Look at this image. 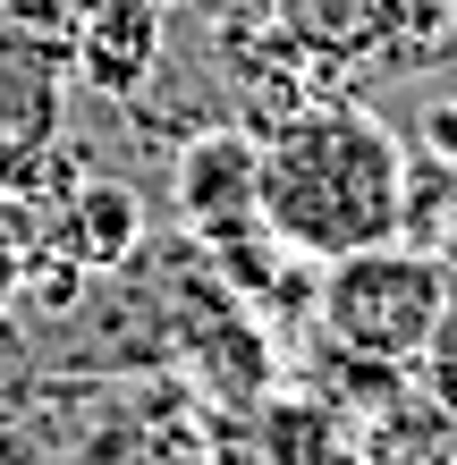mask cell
Here are the masks:
<instances>
[{"label":"cell","instance_id":"cell-1","mask_svg":"<svg viewBox=\"0 0 457 465\" xmlns=\"http://www.w3.org/2000/svg\"><path fill=\"white\" fill-rule=\"evenodd\" d=\"M263 144V237L288 254L339 262L356 245L398 237V186H407V144L364 111V102H305L272 119Z\"/></svg>","mask_w":457,"mask_h":465},{"label":"cell","instance_id":"cell-12","mask_svg":"<svg viewBox=\"0 0 457 465\" xmlns=\"http://www.w3.org/2000/svg\"><path fill=\"white\" fill-rule=\"evenodd\" d=\"M432 254H441V271H449V288H457V212L441 221V237H432Z\"/></svg>","mask_w":457,"mask_h":465},{"label":"cell","instance_id":"cell-5","mask_svg":"<svg viewBox=\"0 0 457 465\" xmlns=\"http://www.w3.org/2000/svg\"><path fill=\"white\" fill-rule=\"evenodd\" d=\"M161 68V0H94L68 35V76L102 102H136Z\"/></svg>","mask_w":457,"mask_h":465},{"label":"cell","instance_id":"cell-10","mask_svg":"<svg viewBox=\"0 0 457 465\" xmlns=\"http://www.w3.org/2000/svg\"><path fill=\"white\" fill-rule=\"evenodd\" d=\"M415 372H423V398H432L441 415L457 423V288H449V305H441V322H432V339H423V355H415Z\"/></svg>","mask_w":457,"mask_h":465},{"label":"cell","instance_id":"cell-11","mask_svg":"<svg viewBox=\"0 0 457 465\" xmlns=\"http://www.w3.org/2000/svg\"><path fill=\"white\" fill-rule=\"evenodd\" d=\"M85 9H94V0H0V17H9V25L51 35V43H68L76 25H85Z\"/></svg>","mask_w":457,"mask_h":465},{"label":"cell","instance_id":"cell-4","mask_svg":"<svg viewBox=\"0 0 457 465\" xmlns=\"http://www.w3.org/2000/svg\"><path fill=\"white\" fill-rule=\"evenodd\" d=\"M170 195H178V221L195 237H212V245L263 237V144H254V127L186 135L178 170H170Z\"/></svg>","mask_w":457,"mask_h":465},{"label":"cell","instance_id":"cell-6","mask_svg":"<svg viewBox=\"0 0 457 465\" xmlns=\"http://www.w3.org/2000/svg\"><path fill=\"white\" fill-rule=\"evenodd\" d=\"M272 25L305 51L322 76L390 68L398 35H407V0H272Z\"/></svg>","mask_w":457,"mask_h":465},{"label":"cell","instance_id":"cell-2","mask_svg":"<svg viewBox=\"0 0 457 465\" xmlns=\"http://www.w3.org/2000/svg\"><path fill=\"white\" fill-rule=\"evenodd\" d=\"M441 305H449V271L415 237L356 245V254H339L322 271V331L356 364H415Z\"/></svg>","mask_w":457,"mask_h":465},{"label":"cell","instance_id":"cell-3","mask_svg":"<svg viewBox=\"0 0 457 465\" xmlns=\"http://www.w3.org/2000/svg\"><path fill=\"white\" fill-rule=\"evenodd\" d=\"M68 43L25 35L0 17V195L43 203V186L68 170L60 161V127H68Z\"/></svg>","mask_w":457,"mask_h":465},{"label":"cell","instance_id":"cell-7","mask_svg":"<svg viewBox=\"0 0 457 465\" xmlns=\"http://www.w3.org/2000/svg\"><path fill=\"white\" fill-rule=\"evenodd\" d=\"M43 221H60V245H68L85 271H119L127 254H136V237H144V203H136V186L68 178L60 212H43Z\"/></svg>","mask_w":457,"mask_h":465},{"label":"cell","instance_id":"cell-8","mask_svg":"<svg viewBox=\"0 0 457 465\" xmlns=\"http://www.w3.org/2000/svg\"><path fill=\"white\" fill-rule=\"evenodd\" d=\"M35 262H43V203L0 195V305H9V296H25Z\"/></svg>","mask_w":457,"mask_h":465},{"label":"cell","instance_id":"cell-9","mask_svg":"<svg viewBox=\"0 0 457 465\" xmlns=\"http://www.w3.org/2000/svg\"><path fill=\"white\" fill-rule=\"evenodd\" d=\"M457 60V0H407V35L390 68H449Z\"/></svg>","mask_w":457,"mask_h":465}]
</instances>
